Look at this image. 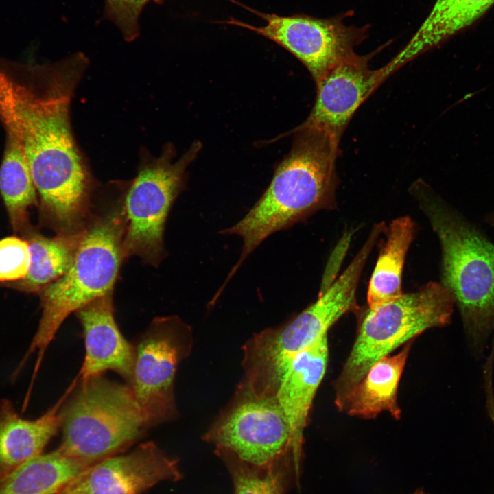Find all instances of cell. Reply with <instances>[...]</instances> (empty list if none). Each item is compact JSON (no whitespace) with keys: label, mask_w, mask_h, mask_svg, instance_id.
I'll return each instance as SVG.
<instances>
[{"label":"cell","mask_w":494,"mask_h":494,"mask_svg":"<svg viewBox=\"0 0 494 494\" xmlns=\"http://www.w3.org/2000/svg\"><path fill=\"white\" fill-rule=\"evenodd\" d=\"M75 53L47 64L0 56V122L22 148L45 225L75 231L90 217L93 181L75 141L70 108L88 66Z\"/></svg>","instance_id":"1"},{"label":"cell","mask_w":494,"mask_h":494,"mask_svg":"<svg viewBox=\"0 0 494 494\" xmlns=\"http://www.w3.org/2000/svg\"><path fill=\"white\" fill-rule=\"evenodd\" d=\"M290 152L277 167L271 182L237 223L220 231L243 241L241 255L225 283L267 237L307 219L321 209H333L338 185L336 160L340 141L320 128L299 126Z\"/></svg>","instance_id":"2"},{"label":"cell","mask_w":494,"mask_h":494,"mask_svg":"<svg viewBox=\"0 0 494 494\" xmlns=\"http://www.w3.org/2000/svg\"><path fill=\"white\" fill-rule=\"evenodd\" d=\"M413 194L440 246V283L454 298L471 355L484 357L494 336V242L425 185Z\"/></svg>","instance_id":"3"},{"label":"cell","mask_w":494,"mask_h":494,"mask_svg":"<svg viewBox=\"0 0 494 494\" xmlns=\"http://www.w3.org/2000/svg\"><path fill=\"white\" fill-rule=\"evenodd\" d=\"M125 219L123 204L92 217L66 272L40 290L42 314L23 364L37 353L36 375L45 352L65 319L108 293L126 258L123 248Z\"/></svg>","instance_id":"4"},{"label":"cell","mask_w":494,"mask_h":494,"mask_svg":"<svg viewBox=\"0 0 494 494\" xmlns=\"http://www.w3.org/2000/svg\"><path fill=\"white\" fill-rule=\"evenodd\" d=\"M371 250L364 244L316 301L285 324L264 329L246 341L243 346L244 380L255 392L274 395L292 358L327 336L341 316L358 309L357 285Z\"/></svg>","instance_id":"5"},{"label":"cell","mask_w":494,"mask_h":494,"mask_svg":"<svg viewBox=\"0 0 494 494\" xmlns=\"http://www.w3.org/2000/svg\"><path fill=\"white\" fill-rule=\"evenodd\" d=\"M60 412L58 448L89 465L120 453L150 427L130 386L102 375L81 379Z\"/></svg>","instance_id":"6"},{"label":"cell","mask_w":494,"mask_h":494,"mask_svg":"<svg viewBox=\"0 0 494 494\" xmlns=\"http://www.w3.org/2000/svg\"><path fill=\"white\" fill-rule=\"evenodd\" d=\"M455 301L440 283L429 282L418 290L373 308L361 318L355 341L335 382L336 399L346 393L379 360L425 331L450 324Z\"/></svg>","instance_id":"7"},{"label":"cell","mask_w":494,"mask_h":494,"mask_svg":"<svg viewBox=\"0 0 494 494\" xmlns=\"http://www.w3.org/2000/svg\"><path fill=\"white\" fill-rule=\"evenodd\" d=\"M201 145L196 142L178 160L173 149L158 156L142 154L136 176L127 189L123 203L125 257L138 256L144 262L158 265L164 257V231L170 209L181 191L186 169Z\"/></svg>","instance_id":"8"},{"label":"cell","mask_w":494,"mask_h":494,"mask_svg":"<svg viewBox=\"0 0 494 494\" xmlns=\"http://www.w3.org/2000/svg\"><path fill=\"white\" fill-rule=\"evenodd\" d=\"M203 440L252 466L267 467L290 458L303 465V450L276 397L258 395L243 381Z\"/></svg>","instance_id":"9"},{"label":"cell","mask_w":494,"mask_h":494,"mask_svg":"<svg viewBox=\"0 0 494 494\" xmlns=\"http://www.w3.org/2000/svg\"><path fill=\"white\" fill-rule=\"evenodd\" d=\"M192 345L191 328L176 316L154 318L134 345L128 384L150 427L176 417V373Z\"/></svg>","instance_id":"10"},{"label":"cell","mask_w":494,"mask_h":494,"mask_svg":"<svg viewBox=\"0 0 494 494\" xmlns=\"http://www.w3.org/2000/svg\"><path fill=\"white\" fill-rule=\"evenodd\" d=\"M266 24L255 27L231 21L281 45L307 69L315 83L340 61L355 53L366 38V29L345 25L340 19L263 14Z\"/></svg>","instance_id":"11"},{"label":"cell","mask_w":494,"mask_h":494,"mask_svg":"<svg viewBox=\"0 0 494 494\" xmlns=\"http://www.w3.org/2000/svg\"><path fill=\"white\" fill-rule=\"evenodd\" d=\"M181 478L178 460L146 442L89 465L55 494H142L161 482Z\"/></svg>","instance_id":"12"},{"label":"cell","mask_w":494,"mask_h":494,"mask_svg":"<svg viewBox=\"0 0 494 494\" xmlns=\"http://www.w3.org/2000/svg\"><path fill=\"white\" fill-rule=\"evenodd\" d=\"M372 57L353 53L329 69L316 83L314 105L301 126L322 129L340 141L355 111L383 82L381 68L369 67Z\"/></svg>","instance_id":"13"},{"label":"cell","mask_w":494,"mask_h":494,"mask_svg":"<svg viewBox=\"0 0 494 494\" xmlns=\"http://www.w3.org/2000/svg\"><path fill=\"white\" fill-rule=\"evenodd\" d=\"M83 330L84 359L81 379L112 370L129 384L134 346L121 333L114 316L113 292L97 298L75 312Z\"/></svg>","instance_id":"14"},{"label":"cell","mask_w":494,"mask_h":494,"mask_svg":"<svg viewBox=\"0 0 494 494\" xmlns=\"http://www.w3.org/2000/svg\"><path fill=\"white\" fill-rule=\"evenodd\" d=\"M75 385L73 382L54 405L34 420L20 416L9 400L0 402V479L43 453L61 427V408Z\"/></svg>","instance_id":"15"},{"label":"cell","mask_w":494,"mask_h":494,"mask_svg":"<svg viewBox=\"0 0 494 494\" xmlns=\"http://www.w3.org/2000/svg\"><path fill=\"white\" fill-rule=\"evenodd\" d=\"M327 336L292 360L275 397L292 429L296 445L303 450L304 431L316 391L328 361Z\"/></svg>","instance_id":"16"},{"label":"cell","mask_w":494,"mask_h":494,"mask_svg":"<svg viewBox=\"0 0 494 494\" xmlns=\"http://www.w3.org/2000/svg\"><path fill=\"white\" fill-rule=\"evenodd\" d=\"M410 345L409 342L396 355L377 361L358 383L336 399L339 410L364 419L375 418L382 412H388L395 419H400L397 390Z\"/></svg>","instance_id":"17"},{"label":"cell","mask_w":494,"mask_h":494,"mask_svg":"<svg viewBox=\"0 0 494 494\" xmlns=\"http://www.w3.org/2000/svg\"><path fill=\"white\" fill-rule=\"evenodd\" d=\"M494 0H436L430 13L406 45L399 51L409 62L440 45L478 20Z\"/></svg>","instance_id":"18"},{"label":"cell","mask_w":494,"mask_h":494,"mask_svg":"<svg viewBox=\"0 0 494 494\" xmlns=\"http://www.w3.org/2000/svg\"><path fill=\"white\" fill-rule=\"evenodd\" d=\"M84 228L47 237L32 227L21 237L29 243L32 252V263L28 274L22 280L3 285L26 292H38L59 279L66 272L73 259Z\"/></svg>","instance_id":"19"},{"label":"cell","mask_w":494,"mask_h":494,"mask_svg":"<svg viewBox=\"0 0 494 494\" xmlns=\"http://www.w3.org/2000/svg\"><path fill=\"white\" fill-rule=\"evenodd\" d=\"M386 240L379 252L367 292L369 308L395 300L402 294V273L406 255L415 233L408 216L392 220L386 228Z\"/></svg>","instance_id":"20"},{"label":"cell","mask_w":494,"mask_h":494,"mask_svg":"<svg viewBox=\"0 0 494 494\" xmlns=\"http://www.w3.org/2000/svg\"><path fill=\"white\" fill-rule=\"evenodd\" d=\"M89 466L58 448L1 478L0 494H55Z\"/></svg>","instance_id":"21"},{"label":"cell","mask_w":494,"mask_h":494,"mask_svg":"<svg viewBox=\"0 0 494 494\" xmlns=\"http://www.w3.org/2000/svg\"><path fill=\"white\" fill-rule=\"evenodd\" d=\"M36 189L27 158L12 137L5 134L0 165V194L13 231L23 237L32 228L28 209L37 204Z\"/></svg>","instance_id":"22"},{"label":"cell","mask_w":494,"mask_h":494,"mask_svg":"<svg viewBox=\"0 0 494 494\" xmlns=\"http://www.w3.org/2000/svg\"><path fill=\"white\" fill-rule=\"evenodd\" d=\"M230 474L234 494H286L299 484L302 466L294 458L267 467L249 464L233 454L215 449Z\"/></svg>","instance_id":"23"},{"label":"cell","mask_w":494,"mask_h":494,"mask_svg":"<svg viewBox=\"0 0 494 494\" xmlns=\"http://www.w3.org/2000/svg\"><path fill=\"white\" fill-rule=\"evenodd\" d=\"M32 263L30 244L22 237L0 239V282L14 283L25 278Z\"/></svg>","instance_id":"24"},{"label":"cell","mask_w":494,"mask_h":494,"mask_svg":"<svg viewBox=\"0 0 494 494\" xmlns=\"http://www.w3.org/2000/svg\"><path fill=\"white\" fill-rule=\"evenodd\" d=\"M150 1L104 0V17L115 25L126 41H133L140 34L141 13Z\"/></svg>","instance_id":"25"},{"label":"cell","mask_w":494,"mask_h":494,"mask_svg":"<svg viewBox=\"0 0 494 494\" xmlns=\"http://www.w3.org/2000/svg\"><path fill=\"white\" fill-rule=\"evenodd\" d=\"M483 221L494 230V211L486 214L483 217Z\"/></svg>","instance_id":"26"},{"label":"cell","mask_w":494,"mask_h":494,"mask_svg":"<svg viewBox=\"0 0 494 494\" xmlns=\"http://www.w3.org/2000/svg\"><path fill=\"white\" fill-rule=\"evenodd\" d=\"M486 412L494 430V404L489 405L486 409Z\"/></svg>","instance_id":"27"},{"label":"cell","mask_w":494,"mask_h":494,"mask_svg":"<svg viewBox=\"0 0 494 494\" xmlns=\"http://www.w3.org/2000/svg\"><path fill=\"white\" fill-rule=\"evenodd\" d=\"M410 494H428V493H425L423 489H419Z\"/></svg>","instance_id":"28"},{"label":"cell","mask_w":494,"mask_h":494,"mask_svg":"<svg viewBox=\"0 0 494 494\" xmlns=\"http://www.w3.org/2000/svg\"><path fill=\"white\" fill-rule=\"evenodd\" d=\"M152 1L157 3H161L163 1V0H152Z\"/></svg>","instance_id":"29"}]
</instances>
